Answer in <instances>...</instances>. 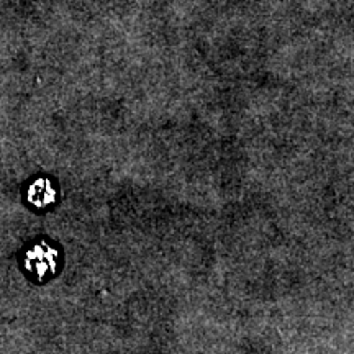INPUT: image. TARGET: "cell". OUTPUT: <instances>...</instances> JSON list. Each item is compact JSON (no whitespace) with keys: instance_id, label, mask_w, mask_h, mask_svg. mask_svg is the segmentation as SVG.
<instances>
[{"instance_id":"6da1fadb","label":"cell","mask_w":354,"mask_h":354,"mask_svg":"<svg viewBox=\"0 0 354 354\" xmlns=\"http://www.w3.org/2000/svg\"><path fill=\"white\" fill-rule=\"evenodd\" d=\"M59 261L61 253L55 245H51L46 240H38L26 246L21 264H24V269L28 272V276L41 282L55 276L59 269Z\"/></svg>"},{"instance_id":"7a4b0ae2","label":"cell","mask_w":354,"mask_h":354,"mask_svg":"<svg viewBox=\"0 0 354 354\" xmlns=\"http://www.w3.org/2000/svg\"><path fill=\"white\" fill-rule=\"evenodd\" d=\"M26 202L35 209H48L57 198V189L48 177H37L26 187Z\"/></svg>"}]
</instances>
